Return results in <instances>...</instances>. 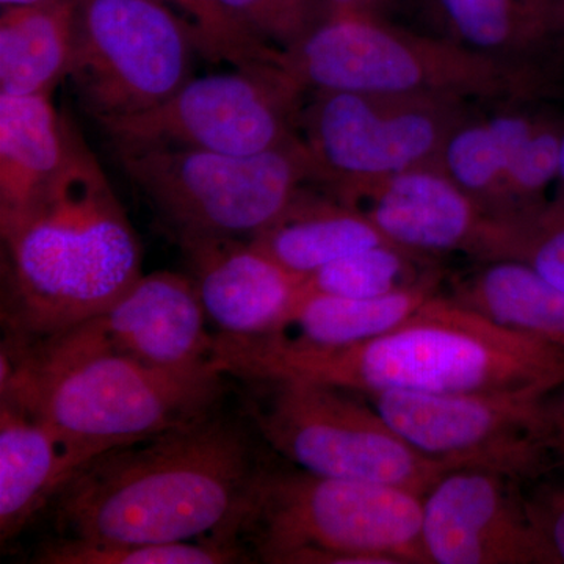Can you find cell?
Segmentation results:
<instances>
[{
    "label": "cell",
    "instance_id": "1",
    "mask_svg": "<svg viewBox=\"0 0 564 564\" xmlns=\"http://www.w3.org/2000/svg\"><path fill=\"white\" fill-rule=\"evenodd\" d=\"M214 361L248 381L302 380L377 392H534L564 386V348L505 329L433 295L391 332L348 347H291L215 334Z\"/></svg>",
    "mask_w": 564,
    "mask_h": 564
},
{
    "label": "cell",
    "instance_id": "2",
    "mask_svg": "<svg viewBox=\"0 0 564 564\" xmlns=\"http://www.w3.org/2000/svg\"><path fill=\"white\" fill-rule=\"evenodd\" d=\"M263 470L243 423L214 410L85 464L54 500L58 525L102 544L236 541Z\"/></svg>",
    "mask_w": 564,
    "mask_h": 564
},
{
    "label": "cell",
    "instance_id": "3",
    "mask_svg": "<svg viewBox=\"0 0 564 564\" xmlns=\"http://www.w3.org/2000/svg\"><path fill=\"white\" fill-rule=\"evenodd\" d=\"M7 250V339L35 343L106 313L140 280L137 234L82 141L61 180L0 229Z\"/></svg>",
    "mask_w": 564,
    "mask_h": 564
},
{
    "label": "cell",
    "instance_id": "4",
    "mask_svg": "<svg viewBox=\"0 0 564 564\" xmlns=\"http://www.w3.org/2000/svg\"><path fill=\"white\" fill-rule=\"evenodd\" d=\"M225 373L152 369L117 352L51 336L7 339L0 399L20 404L62 445L77 473L99 455L203 417L217 406Z\"/></svg>",
    "mask_w": 564,
    "mask_h": 564
},
{
    "label": "cell",
    "instance_id": "5",
    "mask_svg": "<svg viewBox=\"0 0 564 564\" xmlns=\"http://www.w3.org/2000/svg\"><path fill=\"white\" fill-rule=\"evenodd\" d=\"M303 91H356L467 102L532 104L556 91L554 68L491 57L459 41L406 31L372 11L332 10L282 51Z\"/></svg>",
    "mask_w": 564,
    "mask_h": 564
},
{
    "label": "cell",
    "instance_id": "6",
    "mask_svg": "<svg viewBox=\"0 0 564 564\" xmlns=\"http://www.w3.org/2000/svg\"><path fill=\"white\" fill-rule=\"evenodd\" d=\"M272 564H429L422 496L373 481L263 470L242 532Z\"/></svg>",
    "mask_w": 564,
    "mask_h": 564
},
{
    "label": "cell",
    "instance_id": "7",
    "mask_svg": "<svg viewBox=\"0 0 564 564\" xmlns=\"http://www.w3.org/2000/svg\"><path fill=\"white\" fill-rule=\"evenodd\" d=\"M117 155L181 240H251L291 206L306 182L318 181L302 139L254 155L159 147H118Z\"/></svg>",
    "mask_w": 564,
    "mask_h": 564
},
{
    "label": "cell",
    "instance_id": "8",
    "mask_svg": "<svg viewBox=\"0 0 564 564\" xmlns=\"http://www.w3.org/2000/svg\"><path fill=\"white\" fill-rule=\"evenodd\" d=\"M251 417L267 444L306 473L425 496L445 464L415 451L369 402L302 380H263Z\"/></svg>",
    "mask_w": 564,
    "mask_h": 564
},
{
    "label": "cell",
    "instance_id": "9",
    "mask_svg": "<svg viewBox=\"0 0 564 564\" xmlns=\"http://www.w3.org/2000/svg\"><path fill=\"white\" fill-rule=\"evenodd\" d=\"M467 102L378 93L318 91L300 115L318 182L351 204L381 182L440 163Z\"/></svg>",
    "mask_w": 564,
    "mask_h": 564
},
{
    "label": "cell",
    "instance_id": "10",
    "mask_svg": "<svg viewBox=\"0 0 564 564\" xmlns=\"http://www.w3.org/2000/svg\"><path fill=\"white\" fill-rule=\"evenodd\" d=\"M188 25L161 0H76L68 79L96 121L132 117L192 79Z\"/></svg>",
    "mask_w": 564,
    "mask_h": 564
},
{
    "label": "cell",
    "instance_id": "11",
    "mask_svg": "<svg viewBox=\"0 0 564 564\" xmlns=\"http://www.w3.org/2000/svg\"><path fill=\"white\" fill-rule=\"evenodd\" d=\"M415 451L448 469L513 480L536 477L560 455L554 403L544 393L377 392L361 395Z\"/></svg>",
    "mask_w": 564,
    "mask_h": 564
},
{
    "label": "cell",
    "instance_id": "12",
    "mask_svg": "<svg viewBox=\"0 0 564 564\" xmlns=\"http://www.w3.org/2000/svg\"><path fill=\"white\" fill-rule=\"evenodd\" d=\"M302 88L284 66L240 69L191 79L159 106L99 122L115 148H181L254 155L295 135Z\"/></svg>",
    "mask_w": 564,
    "mask_h": 564
},
{
    "label": "cell",
    "instance_id": "13",
    "mask_svg": "<svg viewBox=\"0 0 564 564\" xmlns=\"http://www.w3.org/2000/svg\"><path fill=\"white\" fill-rule=\"evenodd\" d=\"M351 206L389 242L423 256L463 252L484 262L513 259L521 234L519 218L486 209L440 163L395 174Z\"/></svg>",
    "mask_w": 564,
    "mask_h": 564
},
{
    "label": "cell",
    "instance_id": "14",
    "mask_svg": "<svg viewBox=\"0 0 564 564\" xmlns=\"http://www.w3.org/2000/svg\"><path fill=\"white\" fill-rule=\"evenodd\" d=\"M518 480L455 467L422 497L429 564H543L529 500Z\"/></svg>",
    "mask_w": 564,
    "mask_h": 564
},
{
    "label": "cell",
    "instance_id": "15",
    "mask_svg": "<svg viewBox=\"0 0 564 564\" xmlns=\"http://www.w3.org/2000/svg\"><path fill=\"white\" fill-rule=\"evenodd\" d=\"M206 321L193 278L155 272L141 276L106 313L55 336L152 369L192 372L215 364V334L207 333Z\"/></svg>",
    "mask_w": 564,
    "mask_h": 564
},
{
    "label": "cell",
    "instance_id": "16",
    "mask_svg": "<svg viewBox=\"0 0 564 564\" xmlns=\"http://www.w3.org/2000/svg\"><path fill=\"white\" fill-rule=\"evenodd\" d=\"M181 242L204 311L218 334L259 337L280 325L302 278L282 269L250 240L198 237Z\"/></svg>",
    "mask_w": 564,
    "mask_h": 564
},
{
    "label": "cell",
    "instance_id": "17",
    "mask_svg": "<svg viewBox=\"0 0 564 564\" xmlns=\"http://www.w3.org/2000/svg\"><path fill=\"white\" fill-rule=\"evenodd\" d=\"M82 141L51 96L0 95V229L51 191Z\"/></svg>",
    "mask_w": 564,
    "mask_h": 564
},
{
    "label": "cell",
    "instance_id": "18",
    "mask_svg": "<svg viewBox=\"0 0 564 564\" xmlns=\"http://www.w3.org/2000/svg\"><path fill=\"white\" fill-rule=\"evenodd\" d=\"M77 474L54 434L20 404L0 399V536H17Z\"/></svg>",
    "mask_w": 564,
    "mask_h": 564
},
{
    "label": "cell",
    "instance_id": "19",
    "mask_svg": "<svg viewBox=\"0 0 564 564\" xmlns=\"http://www.w3.org/2000/svg\"><path fill=\"white\" fill-rule=\"evenodd\" d=\"M250 242L302 280L352 252L391 243L362 210L306 188Z\"/></svg>",
    "mask_w": 564,
    "mask_h": 564
},
{
    "label": "cell",
    "instance_id": "20",
    "mask_svg": "<svg viewBox=\"0 0 564 564\" xmlns=\"http://www.w3.org/2000/svg\"><path fill=\"white\" fill-rule=\"evenodd\" d=\"M76 41V0L3 9L0 95L51 96L66 79Z\"/></svg>",
    "mask_w": 564,
    "mask_h": 564
},
{
    "label": "cell",
    "instance_id": "21",
    "mask_svg": "<svg viewBox=\"0 0 564 564\" xmlns=\"http://www.w3.org/2000/svg\"><path fill=\"white\" fill-rule=\"evenodd\" d=\"M441 278L372 299L311 295L293 300L291 310L267 339L291 347L334 348L383 336L437 293ZM261 337V336H259Z\"/></svg>",
    "mask_w": 564,
    "mask_h": 564
},
{
    "label": "cell",
    "instance_id": "22",
    "mask_svg": "<svg viewBox=\"0 0 564 564\" xmlns=\"http://www.w3.org/2000/svg\"><path fill=\"white\" fill-rule=\"evenodd\" d=\"M448 296L505 329L564 348V292L529 263L485 262L455 280Z\"/></svg>",
    "mask_w": 564,
    "mask_h": 564
},
{
    "label": "cell",
    "instance_id": "23",
    "mask_svg": "<svg viewBox=\"0 0 564 564\" xmlns=\"http://www.w3.org/2000/svg\"><path fill=\"white\" fill-rule=\"evenodd\" d=\"M454 40L503 61L552 68L564 33L525 0H437Z\"/></svg>",
    "mask_w": 564,
    "mask_h": 564
},
{
    "label": "cell",
    "instance_id": "24",
    "mask_svg": "<svg viewBox=\"0 0 564 564\" xmlns=\"http://www.w3.org/2000/svg\"><path fill=\"white\" fill-rule=\"evenodd\" d=\"M540 117L525 110L499 111L489 118H466L445 141L440 165L492 214L500 212L508 166L532 135Z\"/></svg>",
    "mask_w": 564,
    "mask_h": 564
},
{
    "label": "cell",
    "instance_id": "25",
    "mask_svg": "<svg viewBox=\"0 0 564 564\" xmlns=\"http://www.w3.org/2000/svg\"><path fill=\"white\" fill-rule=\"evenodd\" d=\"M426 258L429 256L406 250L399 245H377L345 256L304 278L295 299L311 295L372 299L404 291L440 278Z\"/></svg>",
    "mask_w": 564,
    "mask_h": 564
},
{
    "label": "cell",
    "instance_id": "26",
    "mask_svg": "<svg viewBox=\"0 0 564 564\" xmlns=\"http://www.w3.org/2000/svg\"><path fill=\"white\" fill-rule=\"evenodd\" d=\"M243 558L236 541L102 544L76 538L44 544L35 562L43 564H225Z\"/></svg>",
    "mask_w": 564,
    "mask_h": 564
},
{
    "label": "cell",
    "instance_id": "27",
    "mask_svg": "<svg viewBox=\"0 0 564 564\" xmlns=\"http://www.w3.org/2000/svg\"><path fill=\"white\" fill-rule=\"evenodd\" d=\"M191 29L196 50L240 69L282 65V51L252 33L217 0H161Z\"/></svg>",
    "mask_w": 564,
    "mask_h": 564
},
{
    "label": "cell",
    "instance_id": "28",
    "mask_svg": "<svg viewBox=\"0 0 564 564\" xmlns=\"http://www.w3.org/2000/svg\"><path fill=\"white\" fill-rule=\"evenodd\" d=\"M564 124L541 117L532 135L508 166L500 212L505 218H522L543 207L545 192L556 182Z\"/></svg>",
    "mask_w": 564,
    "mask_h": 564
},
{
    "label": "cell",
    "instance_id": "29",
    "mask_svg": "<svg viewBox=\"0 0 564 564\" xmlns=\"http://www.w3.org/2000/svg\"><path fill=\"white\" fill-rule=\"evenodd\" d=\"M252 33L281 51L291 50L326 20V0H217Z\"/></svg>",
    "mask_w": 564,
    "mask_h": 564
},
{
    "label": "cell",
    "instance_id": "30",
    "mask_svg": "<svg viewBox=\"0 0 564 564\" xmlns=\"http://www.w3.org/2000/svg\"><path fill=\"white\" fill-rule=\"evenodd\" d=\"M564 292V210L552 203L521 218L514 258Z\"/></svg>",
    "mask_w": 564,
    "mask_h": 564
},
{
    "label": "cell",
    "instance_id": "31",
    "mask_svg": "<svg viewBox=\"0 0 564 564\" xmlns=\"http://www.w3.org/2000/svg\"><path fill=\"white\" fill-rule=\"evenodd\" d=\"M543 564H564V489L543 499L529 500Z\"/></svg>",
    "mask_w": 564,
    "mask_h": 564
},
{
    "label": "cell",
    "instance_id": "32",
    "mask_svg": "<svg viewBox=\"0 0 564 564\" xmlns=\"http://www.w3.org/2000/svg\"><path fill=\"white\" fill-rule=\"evenodd\" d=\"M564 33V0H525Z\"/></svg>",
    "mask_w": 564,
    "mask_h": 564
},
{
    "label": "cell",
    "instance_id": "33",
    "mask_svg": "<svg viewBox=\"0 0 564 564\" xmlns=\"http://www.w3.org/2000/svg\"><path fill=\"white\" fill-rule=\"evenodd\" d=\"M560 391L562 392H560L558 399L554 402V414L556 434H558L560 456H562V451L564 448V386Z\"/></svg>",
    "mask_w": 564,
    "mask_h": 564
},
{
    "label": "cell",
    "instance_id": "34",
    "mask_svg": "<svg viewBox=\"0 0 564 564\" xmlns=\"http://www.w3.org/2000/svg\"><path fill=\"white\" fill-rule=\"evenodd\" d=\"M558 209L564 210V133L562 140V152H560V170L558 177H556V196L554 202H551Z\"/></svg>",
    "mask_w": 564,
    "mask_h": 564
},
{
    "label": "cell",
    "instance_id": "35",
    "mask_svg": "<svg viewBox=\"0 0 564 564\" xmlns=\"http://www.w3.org/2000/svg\"><path fill=\"white\" fill-rule=\"evenodd\" d=\"M326 2L332 10L370 11L367 0H326Z\"/></svg>",
    "mask_w": 564,
    "mask_h": 564
},
{
    "label": "cell",
    "instance_id": "36",
    "mask_svg": "<svg viewBox=\"0 0 564 564\" xmlns=\"http://www.w3.org/2000/svg\"><path fill=\"white\" fill-rule=\"evenodd\" d=\"M47 2V0H0L3 9H14V7L36 6V3Z\"/></svg>",
    "mask_w": 564,
    "mask_h": 564
},
{
    "label": "cell",
    "instance_id": "37",
    "mask_svg": "<svg viewBox=\"0 0 564 564\" xmlns=\"http://www.w3.org/2000/svg\"><path fill=\"white\" fill-rule=\"evenodd\" d=\"M393 0H367V3H369L370 11H373V13H378V11L383 10L384 7L391 6Z\"/></svg>",
    "mask_w": 564,
    "mask_h": 564
},
{
    "label": "cell",
    "instance_id": "38",
    "mask_svg": "<svg viewBox=\"0 0 564 564\" xmlns=\"http://www.w3.org/2000/svg\"><path fill=\"white\" fill-rule=\"evenodd\" d=\"M562 458H564V448H563V451H562Z\"/></svg>",
    "mask_w": 564,
    "mask_h": 564
}]
</instances>
